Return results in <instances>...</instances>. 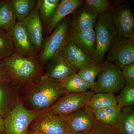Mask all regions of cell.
<instances>
[{
  "label": "cell",
  "mask_w": 134,
  "mask_h": 134,
  "mask_svg": "<svg viewBox=\"0 0 134 134\" xmlns=\"http://www.w3.org/2000/svg\"><path fill=\"white\" fill-rule=\"evenodd\" d=\"M14 82L0 61V85Z\"/></svg>",
  "instance_id": "33"
},
{
  "label": "cell",
  "mask_w": 134,
  "mask_h": 134,
  "mask_svg": "<svg viewBox=\"0 0 134 134\" xmlns=\"http://www.w3.org/2000/svg\"><path fill=\"white\" fill-rule=\"evenodd\" d=\"M76 134H93L92 132L90 131H88V132H79Z\"/></svg>",
  "instance_id": "35"
},
{
  "label": "cell",
  "mask_w": 134,
  "mask_h": 134,
  "mask_svg": "<svg viewBox=\"0 0 134 134\" xmlns=\"http://www.w3.org/2000/svg\"><path fill=\"white\" fill-rule=\"evenodd\" d=\"M119 67L122 71L125 80V86L134 84V62Z\"/></svg>",
  "instance_id": "32"
},
{
  "label": "cell",
  "mask_w": 134,
  "mask_h": 134,
  "mask_svg": "<svg viewBox=\"0 0 134 134\" xmlns=\"http://www.w3.org/2000/svg\"><path fill=\"white\" fill-rule=\"evenodd\" d=\"M117 33L126 38H134V16L129 3L111 7L108 11Z\"/></svg>",
  "instance_id": "9"
},
{
  "label": "cell",
  "mask_w": 134,
  "mask_h": 134,
  "mask_svg": "<svg viewBox=\"0 0 134 134\" xmlns=\"http://www.w3.org/2000/svg\"><path fill=\"white\" fill-rule=\"evenodd\" d=\"M18 22H23L36 5L35 0H9Z\"/></svg>",
  "instance_id": "25"
},
{
  "label": "cell",
  "mask_w": 134,
  "mask_h": 134,
  "mask_svg": "<svg viewBox=\"0 0 134 134\" xmlns=\"http://www.w3.org/2000/svg\"><path fill=\"white\" fill-rule=\"evenodd\" d=\"M85 2L93 8L98 15L108 12L112 7L108 0H85Z\"/></svg>",
  "instance_id": "30"
},
{
  "label": "cell",
  "mask_w": 134,
  "mask_h": 134,
  "mask_svg": "<svg viewBox=\"0 0 134 134\" xmlns=\"http://www.w3.org/2000/svg\"><path fill=\"white\" fill-rule=\"evenodd\" d=\"M103 68V64L97 63L81 69L77 74L88 84L92 86Z\"/></svg>",
  "instance_id": "28"
},
{
  "label": "cell",
  "mask_w": 134,
  "mask_h": 134,
  "mask_svg": "<svg viewBox=\"0 0 134 134\" xmlns=\"http://www.w3.org/2000/svg\"><path fill=\"white\" fill-rule=\"evenodd\" d=\"M32 134H40L38 133H37V132H34L33 133H32Z\"/></svg>",
  "instance_id": "36"
},
{
  "label": "cell",
  "mask_w": 134,
  "mask_h": 134,
  "mask_svg": "<svg viewBox=\"0 0 134 134\" xmlns=\"http://www.w3.org/2000/svg\"><path fill=\"white\" fill-rule=\"evenodd\" d=\"M94 93L90 90L82 93H66L47 111L59 116L69 115L88 106L91 98Z\"/></svg>",
  "instance_id": "7"
},
{
  "label": "cell",
  "mask_w": 134,
  "mask_h": 134,
  "mask_svg": "<svg viewBox=\"0 0 134 134\" xmlns=\"http://www.w3.org/2000/svg\"><path fill=\"white\" fill-rule=\"evenodd\" d=\"M15 52V48L10 33L0 29V61L9 58Z\"/></svg>",
  "instance_id": "27"
},
{
  "label": "cell",
  "mask_w": 134,
  "mask_h": 134,
  "mask_svg": "<svg viewBox=\"0 0 134 134\" xmlns=\"http://www.w3.org/2000/svg\"><path fill=\"white\" fill-rule=\"evenodd\" d=\"M62 117L66 122L68 134L90 131L96 120L93 111L88 106Z\"/></svg>",
  "instance_id": "10"
},
{
  "label": "cell",
  "mask_w": 134,
  "mask_h": 134,
  "mask_svg": "<svg viewBox=\"0 0 134 134\" xmlns=\"http://www.w3.org/2000/svg\"><path fill=\"white\" fill-rule=\"evenodd\" d=\"M67 134H68V133H67Z\"/></svg>",
  "instance_id": "37"
},
{
  "label": "cell",
  "mask_w": 134,
  "mask_h": 134,
  "mask_svg": "<svg viewBox=\"0 0 134 134\" xmlns=\"http://www.w3.org/2000/svg\"><path fill=\"white\" fill-rule=\"evenodd\" d=\"M107 53V60L112 62L119 67L133 63L134 62V38H126L117 34Z\"/></svg>",
  "instance_id": "8"
},
{
  "label": "cell",
  "mask_w": 134,
  "mask_h": 134,
  "mask_svg": "<svg viewBox=\"0 0 134 134\" xmlns=\"http://www.w3.org/2000/svg\"><path fill=\"white\" fill-rule=\"evenodd\" d=\"M23 23L32 44L39 54L43 41V29L37 4Z\"/></svg>",
  "instance_id": "16"
},
{
  "label": "cell",
  "mask_w": 134,
  "mask_h": 134,
  "mask_svg": "<svg viewBox=\"0 0 134 134\" xmlns=\"http://www.w3.org/2000/svg\"><path fill=\"white\" fill-rule=\"evenodd\" d=\"M44 111L29 110L19 102L4 119L5 134H26L32 121Z\"/></svg>",
  "instance_id": "5"
},
{
  "label": "cell",
  "mask_w": 134,
  "mask_h": 134,
  "mask_svg": "<svg viewBox=\"0 0 134 134\" xmlns=\"http://www.w3.org/2000/svg\"><path fill=\"white\" fill-rule=\"evenodd\" d=\"M94 30L96 49L93 59L97 63L103 64L105 54L118 34L108 12L98 15Z\"/></svg>",
  "instance_id": "3"
},
{
  "label": "cell",
  "mask_w": 134,
  "mask_h": 134,
  "mask_svg": "<svg viewBox=\"0 0 134 134\" xmlns=\"http://www.w3.org/2000/svg\"><path fill=\"white\" fill-rule=\"evenodd\" d=\"M74 14L68 30L83 31L94 29L99 15L85 2L77 8Z\"/></svg>",
  "instance_id": "13"
},
{
  "label": "cell",
  "mask_w": 134,
  "mask_h": 134,
  "mask_svg": "<svg viewBox=\"0 0 134 134\" xmlns=\"http://www.w3.org/2000/svg\"><path fill=\"white\" fill-rule=\"evenodd\" d=\"M34 132L40 134H67V127L62 116L45 111L32 122Z\"/></svg>",
  "instance_id": "11"
},
{
  "label": "cell",
  "mask_w": 134,
  "mask_h": 134,
  "mask_svg": "<svg viewBox=\"0 0 134 134\" xmlns=\"http://www.w3.org/2000/svg\"><path fill=\"white\" fill-rule=\"evenodd\" d=\"M117 104L114 94L95 93L92 96L88 107L92 110H98L115 106Z\"/></svg>",
  "instance_id": "24"
},
{
  "label": "cell",
  "mask_w": 134,
  "mask_h": 134,
  "mask_svg": "<svg viewBox=\"0 0 134 134\" xmlns=\"http://www.w3.org/2000/svg\"><path fill=\"white\" fill-rule=\"evenodd\" d=\"M16 23V17L9 0L0 1V29L10 32Z\"/></svg>",
  "instance_id": "21"
},
{
  "label": "cell",
  "mask_w": 134,
  "mask_h": 134,
  "mask_svg": "<svg viewBox=\"0 0 134 134\" xmlns=\"http://www.w3.org/2000/svg\"><path fill=\"white\" fill-rule=\"evenodd\" d=\"M59 0H39L36 2L39 14L45 28L47 26Z\"/></svg>",
  "instance_id": "26"
},
{
  "label": "cell",
  "mask_w": 134,
  "mask_h": 134,
  "mask_svg": "<svg viewBox=\"0 0 134 134\" xmlns=\"http://www.w3.org/2000/svg\"><path fill=\"white\" fill-rule=\"evenodd\" d=\"M117 104L121 107L134 105V84L125 86L117 97Z\"/></svg>",
  "instance_id": "29"
},
{
  "label": "cell",
  "mask_w": 134,
  "mask_h": 134,
  "mask_svg": "<svg viewBox=\"0 0 134 134\" xmlns=\"http://www.w3.org/2000/svg\"><path fill=\"white\" fill-rule=\"evenodd\" d=\"M5 130L4 119L0 115V133H2Z\"/></svg>",
  "instance_id": "34"
},
{
  "label": "cell",
  "mask_w": 134,
  "mask_h": 134,
  "mask_svg": "<svg viewBox=\"0 0 134 134\" xmlns=\"http://www.w3.org/2000/svg\"><path fill=\"white\" fill-rule=\"evenodd\" d=\"M62 53L67 65L76 73L81 69L97 63L72 42L66 43Z\"/></svg>",
  "instance_id": "14"
},
{
  "label": "cell",
  "mask_w": 134,
  "mask_h": 134,
  "mask_svg": "<svg viewBox=\"0 0 134 134\" xmlns=\"http://www.w3.org/2000/svg\"><path fill=\"white\" fill-rule=\"evenodd\" d=\"M119 134H134V106L122 108L116 126Z\"/></svg>",
  "instance_id": "20"
},
{
  "label": "cell",
  "mask_w": 134,
  "mask_h": 134,
  "mask_svg": "<svg viewBox=\"0 0 134 134\" xmlns=\"http://www.w3.org/2000/svg\"><path fill=\"white\" fill-rule=\"evenodd\" d=\"M1 62L18 87L44 74L38 58L24 57L15 52L12 55Z\"/></svg>",
  "instance_id": "2"
},
{
  "label": "cell",
  "mask_w": 134,
  "mask_h": 134,
  "mask_svg": "<svg viewBox=\"0 0 134 134\" xmlns=\"http://www.w3.org/2000/svg\"><path fill=\"white\" fill-rule=\"evenodd\" d=\"M10 33L15 52L27 58H38L39 53L32 44L23 22H17Z\"/></svg>",
  "instance_id": "12"
},
{
  "label": "cell",
  "mask_w": 134,
  "mask_h": 134,
  "mask_svg": "<svg viewBox=\"0 0 134 134\" xmlns=\"http://www.w3.org/2000/svg\"><path fill=\"white\" fill-rule=\"evenodd\" d=\"M91 131L93 134H119L116 128L96 120Z\"/></svg>",
  "instance_id": "31"
},
{
  "label": "cell",
  "mask_w": 134,
  "mask_h": 134,
  "mask_svg": "<svg viewBox=\"0 0 134 134\" xmlns=\"http://www.w3.org/2000/svg\"><path fill=\"white\" fill-rule=\"evenodd\" d=\"M19 102V87L14 82L0 85V115L2 118Z\"/></svg>",
  "instance_id": "18"
},
{
  "label": "cell",
  "mask_w": 134,
  "mask_h": 134,
  "mask_svg": "<svg viewBox=\"0 0 134 134\" xmlns=\"http://www.w3.org/2000/svg\"><path fill=\"white\" fill-rule=\"evenodd\" d=\"M61 83L68 93L84 92L91 90L92 87L77 73L70 75Z\"/></svg>",
  "instance_id": "22"
},
{
  "label": "cell",
  "mask_w": 134,
  "mask_h": 134,
  "mask_svg": "<svg viewBox=\"0 0 134 134\" xmlns=\"http://www.w3.org/2000/svg\"><path fill=\"white\" fill-rule=\"evenodd\" d=\"M122 108L117 104L115 106L92 111L96 120L115 127L119 115Z\"/></svg>",
  "instance_id": "23"
},
{
  "label": "cell",
  "mask_w": 134,
  "mask_h": 134,
  "mask_svg": "<svg viewBox=\"0 0 134 134\" xmlns=\"http://www.w3.org/2000/svg\"><path fill=\"white\" fill-rule=\"evenodd\" d=\"M70 42L74 43L78 48L93 59L96 49V34L94 29L83 31H72L68 30L66 43Z\"/></svg>",
  "instance_id": "15"
},
{
  "label": "cell",
  "mask_w": 134,
  "mask_h": 134,
  "mask_svg": "<svg viewBox=\"0 0 134 134\" xmlns=\"http://www.w3.org/2000/svg\"><path fill=\"white\" fill-rule=\"evenodd\" d=\"M125 86V79L119 67L113 63L106 60L103 63L102 71L90 91L95 93L114 94Z\"/></svg>",
  "instance_id": "4"
},
{
  "label": "cell",
  "mask_w": 134,
  "mask_h": 134,
  "mask_svg": "<svg viewBox=\"0 0 134 134\" xmlns=\"http://www.w3.org/2000/svg\"><path fill=\"white\" fill-rule=\"evenodd\" d=\"M67 93L60 82L43 74L19 87V102L30 110L47 111Z\"/></svg>",
  "instance_id": "1"
},
{
  "label": "cell",
  "mask_w": 134,
  "mask_h": 134,
  "mask_svg": "<svg viewBox=\"0 0 134 134\" xmlns=\"http://www.w3.org/2000/svg\"><path fill=\"white\" fill-rule=\"evenodd\" d=\"M69 23V20L65 18L55 26L50 36L43 39L38 55L39 62L42 66L62 50L66 43Z\"/></svg>",
  "instance_id": "6"
},
{
  "label": "cell",
  "mask_w": 134,
  "mask_h": 134,
  "mask_svg": "<svg viewBox=\"0 0 134 134\" xmlns=\"http://www.w3.org/2000/svg\"><path fill=\"white\" fill-rule=\"evenodd\" d=\"M85 2L83 0H62L56 8L50 19V21L45 28L47 35H49L53 31L55 26L66 18L73 14L77 8Z\"/></svg>",
  "instance_id": "17"
},
{
  "label": "cell",
  "mask_w": 134,
  "mask_h": 134,
  "mask_svg": "<svg viewBox=\"0 0 134 134\" xmlns=\"http://www.w3.org/2000/svg\"><path fill=\"white\" fill-rule=\"evenodd\" d=\"M50 61L46 71L43 74L48 78L61 82L70 75L76 73L65 62L63 58L62 51Z\"/></svg>",
  "instance_id": "19"
}]
</instances>
